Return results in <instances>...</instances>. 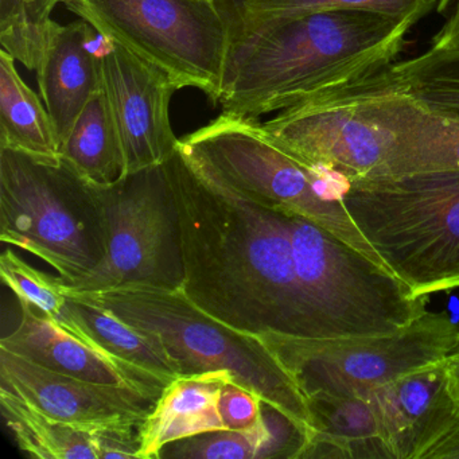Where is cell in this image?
I'll return each mask as SVG.
<instances>
[{"mask_svg": "<svg viewBox=\"0 0 459 459\" xmlns=\"http://www.w3.org/2000/svg\"><path fill=\"white\" fill-rule=\"evenodd\" d=\"M166 166L181 224L185 295L247 334L326 338L298 281L283 212L179 146Z\"/></svg>", "mask_w": 459, "mask_h": 459, "instance_id": "1", "label": "cell"}, {"mask_svg": "<svg viewBox=\"0 0 459 459\" xmlns=\"http://www.w3.org/2000/svg\"><path fill=\"white\" fill-rule=\"evenodd\" d=\"M412 23L337 10L265 23L230 41L219 106L259 119L396 63Z\"/></svg>", "mask_w": 459, "mask_h": 459, "instance_id": "2", "label": "cell"}, {"mask_svg": "<svg viewBox=\"0 0 459 459\" xmlns=\"http://www.w3.org/2000/svg\"><path fill=\"white\" fill-rule=\"evenodd\" d=\"M426 109L389 65L311 96L262 125L298 160L354 181L385 176Z\"/></svg>", "mask_w": 459, "mask_h": 459, "instance_id": "3", "label": "cell"}, {"mask_svg": "<svg viewBox=\"0 0 459 459\" xmlns=\"http://www.w3.org/2000/svg\"><path fill=\"white\" fill-rule=\"evenodd\" d=\"M68 294L111 311L143 333L168 354L179 377L225 370L310 434L306 397L262 338L217 321L182 290L130 286Z\"/></svg>", "mask_w": 459, "mask_h": 459, "instance_id": "4", "label": "cell"}, {"mask_svg": "<svg viewBox=\"0 0 459 459\" xmlns=\"http://www.w3.org/2000/svg\"><path fill=\"white\" fill-rule=\"evenodd\" d=\"M342 204L415 297L459 287V171L349 181Z\"/></svg>", "mask_w": 459, "mask_h": 459, "instance_id": "5", "label": "cell"}, {"mask_svg": "<svg viewBox=\"0 0 459 459\" xmlns=\"http://www.w3.org/2000/svg\"><path fill=\"white\" fill-rule=\"evenodd\" d=\"M0 240L74 283L107 254L103 212L92 182L68 160L0 147Z\"/></svg>", "mask_w": 459, "mask_h": 459, "instance_id": "6", "label": "cell"}, {"mask_svg": "<svg viewBox=\"0 0 459 459\" xmlns=\"http://www.w3.org/2000/svg\"><path fill=\"white\" fill-rule=\"evenodd\" d=\"M178 146L241 192L310 220L386 268L343 206L349 179L298 160L268 135L259 120L221 112L179 139Z\"/></svg>", "mask_w": 459, "mask_h": 459, "instance_id": "7", "label": "cell"}, {"mask_svg": "<svg viewBox=\"0 0 459 459\" xmlns=\"http://www.w3.org/2000/svg\"><path fill=\"white\" fill-rule=\"evenodd\" d=\"M281 211L298 281L325 337L392 334L426 313L427 298L415 297L386 268L310 220Z\"/></svg>", "mask_w": 459, "mask_h": 459, "instance_id": "8", "label": "cell"}, {"mask_svg": "<svg viewBox=\"0 0 459 459\" xmlns=\"http://www.w3.org/2000/svg\"><path fill=\"white\" fill-rule=\"evenodd\" d=\"M101 37L219 106L230 33L216 0H61Z\"/></svg>", "mask_w": 459, "mask_h": 459, "instance_id": "9", "label": "cell"}, {"mask_svg": "<svg viewBox=\"0 0 459 459\" xmlns=\"http://www.w3.org/2000/svg\"><path fill=\"white\" fill-rule=\"evenodd\" d=\"M303 396H364L459 353V324L447 311H426L399 332L372 337L260 335Z\"/></svg>", "mask_w": 459, "mask_h": 459, "instance_id": "10", "label": "cell"}, {"mask_svg": "<svg viewBox=\"0 0 459 459\" xmlns=\"http://www.w3.org/2000/svg\"><path fill=\"white\" fill-rule=\"evenodd\" d=\"M103 212L107 254L90 275L66 292L144 286L182 290L181 224L166 163L126 174L112 184H92Z\"/></svg>", "mask_w": 459, "mask_h": 459, "instance_id": "11", "label": "cell"}, {"mask_svg": "<svg viewBox=\"0 0 459 459\" xmlns=\"http://www.w3.org/2000/svg\"><path fill=\"white\" fill-rule=\"evenodd\" d=\"M101 82L123 155L125 174L163 165L178 150L170 120L173 80L122 45L100 36Z\"/></svg>", "mask_w": 459, "mask_h": 459, "instance_id": "12", "label": "cell"}, {"mask_svg": "<svg viewBox=\"0 0 459 459\" xmlns=\"http://www.w3.org/2000/svg\"><path fill=\"white\" fill-rule=\"evenodd\" d=\"M0 391L52 418L91 427L143 423L160 400L127 386L63 375L2 348Z\"/></svg>", "mask_w": 459, "mask_h": 459, "instance_id": "13", "label": "cell"}, {"mask_svg": "<svg viewBox=\"0 0 459 459\" xmlns=\"http://www.w3.org/2000/svg\"><path fill=\"white\" fill-rule=\"evenodd\" d=\"M446 362L421 368L365 394L389 459H426L429 451L459 429Z\"/></svg>", "mask_w": 459, "mask_h": 459, "instance_id": "14", "label": "cell"}, {"mask_svg": "<svg viewBox=\"0 0 459 459\" xmlns=\"http://www.w3.org/2000/svg\"><path fill=\"white\" fill-rule=\"evenodd\" d=\"M0 348L48 369L108 385L127 386L162 396L170 381L142 369L64 330L58 325L22 310L20 325L0 340Z\"/></svg>", "mask_w": 459, "mask_h": 459, "instance_id": "15", "label": "cell"}, {"mask_svg": "<svg viewBox=\"0 0 459 459\" xmlns=\"http://www.w3.org/2000/svg\"><path fill=\"white\" fill-rule=\"evenodd\" d=\"M96 33L82 20L68 25L55 22L37 68L39 92L60 152L82 109L103 90Z\"/></svg>", "mask_w": 459, "mask_h": 459, "instance_id": "16", "label": "cell"}, {"mask_svg": "<svg viewBox=\"0 0 459 459\" xmlns=\"http://www.w3.org/2000/svg\"><path fill=\"white\" fill-rule=\"evenodd\" d=\"M230 380L235 377L225 370L176 378L142 426L141 459H158L160 451L176 440L224 429L220 394Z\"/></svg>", "mask_w": 459, "mask_h": 459, "instance_id": "17", "label": "cell"}, {"mask_svg": "<svg viewBox=\"0 0 459 459\" xmlns=\"http://www.w3.org/2000/svg\"><path fill=\"white\" fill-rule=\"evenodd\" d=\"M216 4L232 41L273 21L337 10L380 13L415 26L437 7L439 0H216Z\"/></svg>", "mask_w": 459, "mask_h": 459, "instance_id": "18", "label": "cell"}, {"mask_svg": "<svg viewBox=\"0 0 459 459\" xmlns=\"http://www.w3.org/2000/svg\"><path fill=\"white\" fill-rule=\"evenodd\" d=\"M65 294L68 316L74 324L71 334L170 383L179 377L178 370L168 354L143 333L90 300L68 292Z\"/></svg>", "mask_w": 459, "mask_h": 459, "instance_id": "19", "label": "cell"}, {"mask_svg": "<svg viewBox=\"0 0 459 459\" xmlns=\"http://www.w3.org/2000/svg\"><path fill=\"white\" fill-rule=\"evenodd\" d=\"M12 55L0 50V147L58 157L55 128L44 100L21 77Z\"/></svg>", "mask_w": 459, "mask_h": 459, "instance_id": "20", "label": "cell"}, {"mask_svg": "<svg viewBox=\"0 0 459 459\" xmlns=\"http://www.w3.org/2000/svg\"><path fill=\"white\" fill-rule=\"evenodd\" d=\"M60 155L92 184H112L125 174L122 143L103 90L82 109Z\"/></svg>", "mask_w": 459, "mask_h": 459, "instance_id": "21", "label": "cell"}, {"mask_svg": "<svg viewBox=\"0 0 459 459\" xmlns=\"http://www.w3.org/2000/svg\"><path fill=\"white\" fill-rule=\"evenodd\" d=\"M0 410L18 447L39 459H99L92 429L68 423L0 391Z\"/></svg>", "mask_w": 459, "mask_h": 459, "instance_id": "22", "label": "cell"}, {"mask_svg": "<svg viewBox=\"0 0 459 459\" xmlns=\"http://www.w3.org/2000/svg\"><path fill=\"white\" fill-rule=\"evenodd\" d=\"M391 68L421 106L435 114L459 117V49L429 48Z\"/></svg>", "mask_w": 459, "mask_h": 459, "instance_id": "23", "label": "cell"}, {"mask_svg": "<svg viewBox=\"0 0 459 459\" xmlns=\"http://www.w3.org/2000/svg\"><path fill=\"white\" fill-rule=\"evenodd\" d=\"M459 171V117L427 109L388 176Z\"/></svg>", "mask_w": 459, "mask_h": 459, "instance_id": "24", "label": "cell"}, {"mask_svg": "<svg viewBox=\"0 0 459 459\" xmlns=\"http://www.w3.org/2000/svg\"><path fill=\"white\" fill-rule=\"evenodd\" d=\"M61 0H0V45L18 63L37 71Z\"/></svg>", "mask_w": 459, "mask_h": 459, "instance_id": "25", "label": "cell"}, {"mask_svg": "<svg viewBox=\"0 0 459 459\" xmlns=\"http://www.w3.org/2000/svg\"><path fill=\"white\" fill-rule=\"evenodd\" d=\"M273 434L260 413L246 429H214L169 443L158 459H273Z\"/></svg>", "mask_w": 459, "mask_h": 459, "instance_id": "26", "label": "cell"}, {"mask_svg": "<svg viewBox=\"0 0 459 459\" xmlns=\"http://www.w3.org/2000/svg\"><path fill=\"white\" fill-rule=\"evenodd\" d=\"M0 276L14 292L21 310L30 311L72 332L74 324L66 308L68 297L57 276L37 270L12 249H6L0 257Z\"/></svg>", "mask_w": 459, "mask_h": 459, "instance_id": "27", "label": "cell"}, {"mask_svg": "<svg viewBox=\"0 0 459 459\" xmlns=\"http://www.w3.org/2000/svg\"><path fill=\"white\" fill-rule=\"evenodd\" d=\"M143 423H109L93 427L98 458L141 459Z\"/></svg>", "mask_w": 459, "mask_h": 459, "instance_id": "28", "label": "cell"}, {"mask_svg": "<svg viewBox=\"0 0 459 459\" xmlns=\"http://www.w3.org/2000/svg\"><path fill=\"white\" fill-rule=\"evenodd\" d=\"M263 399L235 380L228 381L220 394V415L225 429H246L256 423Z\"/></svg>", "mask_w": 459, "mask_h": 459, "instance_id": "29", "label": "cell"}, {"mask_svg": "<svg viewBox=\"0 0 459 459\" xmlns=\"http://www.w3.org/2000/svg\"><path fill=\"white\" fill-rule=\"evenodd\" d=\"M434 49H459V0L442 30L432 39Z\"/></svg>", "mask_w": 459, "mask_h": 459, "instance_id": "30", "label": "cell"}, {"mask_svg": "<svg viewBox=\"0 0 459 459\" xmlns=\"http://www.w3.org/2000/svg\"><path fill=\"white\" fill-rule=\"evenodd\" d=\"M426 459H459V429L435 446Z\"/></svg>", "mask_w": 459, "mask_h": 459, "instance_id": "31", "label": "cell"}, {"mask_svg": "<svg viewBox=\"0 0 459 459\" xmlns=\"http://www.w3.org/2000/svg\"><path fill=\"white\" fill-rule=\"evenodd\" d=\"M446 377H447V386L451 399H453L459 415V353L451 357L446 362Z\"/></svg>", "mask_w": 459, "mask_h": 459, "instance_id": "32", "label": "cell"}]
</instances>
